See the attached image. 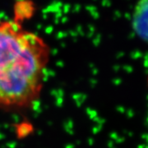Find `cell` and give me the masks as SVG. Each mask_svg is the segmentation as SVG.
Masks as SVG:
<instances>
[{
  "instance_id": "cell-1",
  "label": "cell",
  "mask_w": 148,
  "mask_h": 148,
  "mask_svg": "<svg viewBox=\"0 0 148 148\" xmlns=\"http://www.w3.org/2000/svg\"><path fill=\"white\" fill-rule=\"evenodd\" d=\"M50 50L16 21H0V107L22 108L37 100Z\"/></svg>"
},
{
  "instance_id": "cell-2",
  "label": "cell",
  "mask_w": 148,
  "mask_h": 148,
  "mask_svg": "<svg viewBox=\"0 0 148 148\" xmlns=\"http://www.w3.org/2000/svg\"><path fill=\"white\" fill-rule=\"evenodd\" d=\"M132 24L136 34L148 43V0H140L136 5Z\"/></svg>"
}]
</instances>
